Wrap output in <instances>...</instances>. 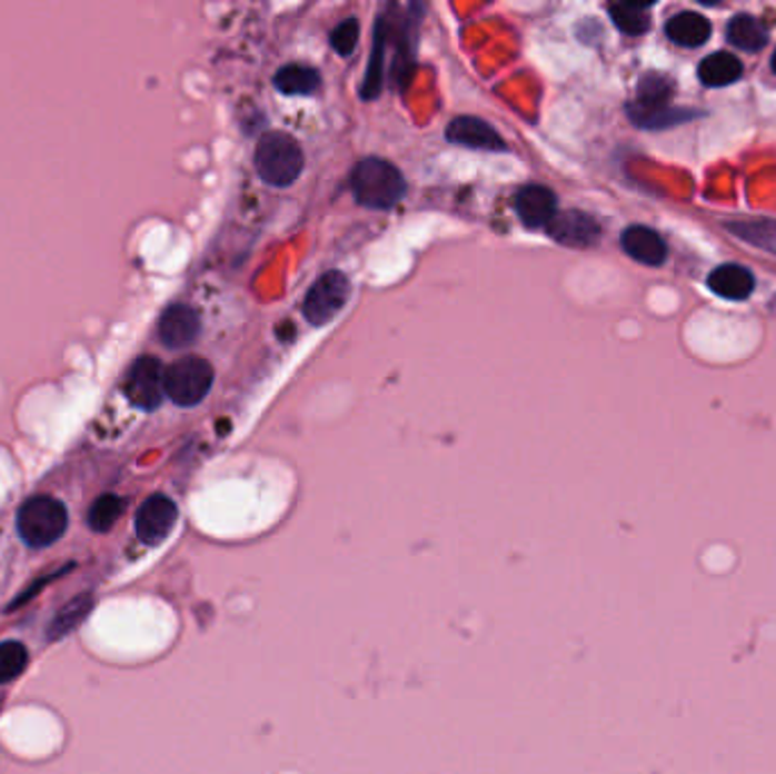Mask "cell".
Here are the masks:
<instances>
[{
  "label": "cell",
  "mask_w": 776,
  "mask_h": 774,
  "mask_svg": "<svg viewBox=\"0 0 776 774\" xmlns=\"http://www.w3.org/2000/svg\"><path fill=\"white\" fill-rule=\"evenodd\" d=\"M350 185L361 207L379 211L396 207L407 194V182L398 166L381 157L361 159L355 166Z\"/></svg>",
  "instance_id": "6da1fadb"
},
{
  "label": "cell",
  "mask_w": 776,
  "mask_h": 774,
  "mask_svg": "<svg viewBox=\"0 0 776 774\" xmlns=\"http://www.w3.org/2000/svg\"><path fill=\"white\" fill-rule=\"evenodd\" d=\"M255 169L270 187H291L305 169L302 148L285 132H266L255 150Z\"/></svg>",
  "instance_id": "7a4b0ae2"
},
{
  "label": "cell",
  "mask_w": 776,
  "mask_h": 774,
  "mask_svg": "<svg viewBox=\"0 0 776 774\" xmlns=\"http://www.w3.org/2000/svg\"><path fill=\"white\" fill-rule=\"evenodd\" d=\"M69 527V512L64 503L50 495H34L26 500L17 514V532L30 547H48L58 543Z\"/></svg>",
  "instance_id": "3957f363"
},
{
  "label": "cell",
  "mask_w": 776,
  "mask_h": 774,
  "mask_svg": "<svg viewBox=\"0 0 776 774\" xmlns=\"http://www.w3.org/2000/svg\"><path fill=\"white\" fill-rule=\"evenodd\" d=\"M673 98V82L663 76L649 73L638 82V98L629 105V117L634 123L647 130H658L670 123L688 119V115L668 109Z\"/></svg>",
  "instance_id": "277c9868"
},
{
  "label": "cell",
  "mask_w": 776,
  "mask_h": 774,
  "mask_svg": "<svg viewBox=\"0 0 776 774\" xmlns=\"http://www.w3.org/2000/svg\"><path fill=\"white\" fill-rule=\"evenodd\" d=\"M213 384V368L207 359L189 355L173 361L163 373L166 396H169L178 407H196L200 405Z\"/></svg>",
  "instance_id": "5b68a950"
},
{
  "label": "cell",
  "mask_w": 776,
  "mask_h": 774,
  "mask_svg": "<svg viewBox=\"0 0 776 774\" xmlns=\"http://www.w3.org/2000/svg\"><path fill=\"white\" fill-rule=\"evenodd\" d=\"M350 298V280L339 270H327L311 285L302 314L314 327L327 325L331 318L339 316Z\"/></svg>",
  "instance_id": "8992f818"
},
{
  "label": "cell",
  "mask_w": 776,
  "mask_h": 774,
  "mask_svg": "<svg viewBox=\"0 0 776 774\" xmlns=\"http://www.w3.org/2000/svg\"><path fill=\"white\" fill-rule=\"evenodd\" d=\"M163 368L157 357H139L123 381V391L128 400L143 411H155L163 403L166 386H163Z\"/></svg>",
  "instance_id": "52a82bcc"
},
{
  "label": "cell",
  "mask_w": 776,
  "mask_h": 774,
  "mask_svg": "<svg viewBox=\"0 0 776 774\" xmlns=\"http://www.w3.org/2000/svg\"><path fill=\"white\" fill-rule=\"evenodd\" d=\"M176 520H178V507L171 497L159 495V493L150 495L148 500L139 507L135 518L137 536L146 545H157L171 534V529L176 527Z\"/></svg>",
  "instance_id": "ba28073f"
},
{
  "label": "cell",
  "mask_w": 776,
  "mask_h": 774,
  "mask_svg": "<svg viewBox=\"0 0 776 774\" xmlns=\"http://www.w3.org/2000/svg\"><path fill=\"white\" fill-rule=\"evenodd\" d=\"M200 337V316L187 305H173L159 318V339L166 348H189Z\"/></svg>",
  "instance_id": "9c48e42d"
},
{
  "label": "cell",
  "mask_w": 776,
  "mask_h": 774,
  "mask_svg": "<svg viewBox=\"0 0 776 774\" xmlns=\"http://www.w3.org/2000/svg\"><path fill=\"white\" fill-rule=\"evenodd\" d=\"M547 232L554 241L570 248H588L597 244L601 228L597 220L584 211H564L551 218Z\"/></svg>",
  "instance_id": "30bf717a"
},
{
  "label": "cell",
  "mask_w": 776,
  "mask_h": 774,
  "mask_svg": "<svg viewBox=\"0 0 776 774\" xmlns=\"http://www.w3.org/2000/svg\"><path fill=\"white\" fill-rule=\"evenodd\" d=\"M516 211L523 224L531 230L547 228L551 218L557 216V196L543 185L523 187L516 196Z\"/></svg>",
  "instance_id": "8fae6325"
},
{
  "label": "cell",
  "mask_w": 776,
  "mask_h": 774,
  "mask_svg": "<svg viewBox=\"0 0 776 774\" xmlns=\"http://www.w3.org/2000/svg\"><path fill=\"white\" fill-rule=\"evenodd\" d=\"M448 141L472 148V150H488V152H505L507 143L497 135L486 121L477 117H459L448 126Z\"/></svg>",
  "instance_id": "7c38bea8"
},
{
  "label": "cell",
  "mask_w": 776,
  "mask_h": 774,
  "mask_svg": "<svg viewBox=\"0 0 776 774\" xmlns=\"http://www.w3.org/2000/svg\"><path fill=\"white\" fill-rule=\"evenodd\" d=\"M708 289L725 300H745L754 291V275L738 264L717 266L708 275Z\"/></svg>",
  "instance_id": "4fadbf2b"
},
{
  "label": "cell",
  "mask_w": 776,
  "mask_h": 774,
  "mask_svg": "<svg viewBox=\"0 0 776 774\" xmlns=\"http://www.w3.org/2000/svg\"><path fill=\"white\" fill-rule=\"evenodd\" d=\"M623 248L625 252L645 264V266H660L668 257V246L649 228L645 226H631L623 232Z\"/></svg>",
  "instance_id": "5bb4252c"
},
{
  "label": "cell",
  "mask_w": 776,
  "mask_h": 774,
  "mask_svg": "<svg viewBox=\"0 0 776 774\" xmlns=\"http://www.w3.org/2000/svg\"><path fill=\"white\" fill-rule=\"evenodd\" d=\"M91 609H93L91 593L76 595L71 602H67L62 606V609L58 612V616L50 621V625L46 629V638L48 641H60V638L69 636L71 632H76L87 621Z\"/></svg>",
  "instance_id": "9a60e30c"
},
{
  "label": "cell",
  "mask_w": 776,
  "mask_h": 774,
  "mask_svg": "<svg viewBox=\"0 0 776 774\" xmlns=\"http://www.w3.org/2000/svg\"><path fill=\"white\" fill-rule=\"evenodd\" d=\"M743 78V62L732 52L717 50L699 64V80L706 87H727Z\"/></svg>",
  "instance_id": "2e32d148"
},
{
  "label": "cell",
  "mask_w": 776,
  "mask_h": 774,
  "mask_svg": "<svg viewBox=\"0 0 776 774\" xmlns=\"http://www.w3.org/2000/svg\"><path fill=\"white\" fill-rule=\"evenodd\" d=\"M710 32H713L710 21L702 14H695V12H682V14L673 17L668 21V26H665V34L670 37V41H675L677 46H684V48H697V46L706 43Z\"/></svg>",
  "instance_id": "e0dca14e"
},
{
  "label": "cell",
  "mask_w": 776,
  "mask_h": 774,
  "mask_svg": "<svg viewBox=\"0 0 776 774\" xmlns=\"http://www.w3.org/2000/svg\"><path fill=\"white\" fill-rule=\"evenodd\" d=\"M275 87L285 96H314L320 91V73L305 64H289L275 73Z\"/></svg>",
  "instance_id": "ac0fdd59"
},
{
  "label": "cell",
  "mask_w": 776,
  "mask_h": 774,
  "mask_svg": "<svg viewBox=\"0 0 776 774\" xmlns=\"http://www.w3.org/2000/svg\"><path fill=\"white\" fill-rule=\"evenodd\" d=\"M729 41L747 52H758L767 43V30L752 14H736L727 26Z\"/></svg>",
  "instance_id": "d6986e66"
},
{
  "label": "cell",
  "mask_w": 776,
  "mask_h": 774,
  "mask_svg": "<svg viewBox=\"0 0 776 774\" xmlns=\"http://www.w3.org/2000/svg\"><path fill=\"white\" fill-rule=\"evenodd\" d=\"M123 509H126V503L121 500L119 495H112V493L100 495L98 500L91 505L89 514H87V525L96 534H105V532H109L119 523Z\"/></svg>",
  "instance_id": "ffe728a7"
},
{
  "label": "cell",
  "mask_w": 776,
  "mask_h": 774,
  "mask_svg": "<svg viewBox=\"0 0 776 774\" xmlns=\"http://www.w3.org/2000/svg\"><path fill=\"white\" fill-rule=\"evenodd\" d=\"M28 649L21 641L0 643V686L14 682L28 668Z\"/></svg>",
  "instance_id": "44dd1931"
},
{
  "label": "cell",
  "mask_w": 776,
  "mask_h": 774,
  "mask_svg": "<svg viewBox=\"0 0 776 774\" xmlns=\"http://www.w3.org/2000/svg\"><path fill=\"white\" fill-rule=\"evenodd\" d=\"M649 6L643 3H616L608 8L611 12L614 23L625 32V34H643L649 30Z\"/></svg>",
  "instance_id": "7402d4cb"
},
{
  "label": "cell",
  "mask_w": 776,
  "mask_h": 774,
  "mask_svg": "<svg viewBox=\"0 0 776 774\" xmlns=\"http://www.w3.org/2000/svg\"><path fill=\"white\" fill-rule=\"evenodd\" d=\"M357 39H359V21L355 17L346 19L344 23L337 26L335 32H331V46H335L344 58L352 54V50L357 48Z\"/></svg>",
  "instance_id": "603a6c76"
},
{
  "label": "cell",
  "mask_w": 776,
  "mask_h": 774,
  "mask_svg": "<svg viewBox=\"0 0 776 774\" xmlns=\"http://www.w3.org/2000/svg\"><path fill=\"white\" fill-rule=\"evenodd\" d=\"M772 71L776 73V50H774V54H772Z\"/></svg>",
  "instance_id": "cb8c5ba5"
}]
</instances>
